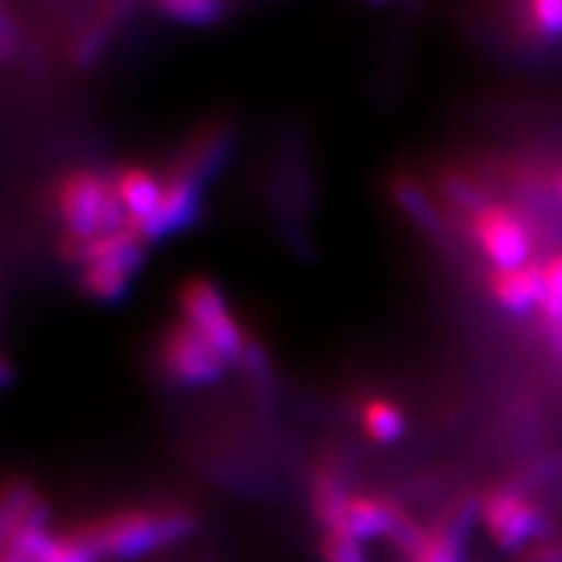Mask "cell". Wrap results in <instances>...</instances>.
<instances>
[{"mask_svg":"<svg viewBox=\"0 0 562 562\" xmlns=\"http://www.w3.org/2000/svg\"><path fill=\"white\" fill-rule=\"evenodd\" d=\"M560 195H562V175H560Z\"/></svg>","mask_w":562,"mask_h":562,"instance_id":"obj_20","label":"cell"},{"mask_svg":"<svg viewBox=\"0 0 562 562\" xmlns=\"http://www.w3.org/2000/svg\"><path fill=\"white\" fill-rule=\"evenodd\" d=\"M469 235L492 269H521L531 263V237L521 216L501 203H487L469 216Z\"/></svg>","mask_w":562,"mask_h":562,"instance_id":"obj_6","label":"cell"},{"mask_svg":"<svg viewBox=\"0 0 562 562\" xmlns=\"http://www.w3.org/2000/svg\"><path fill=\"white\" fill-rule=\"evenodd\" d=\"M178 305L182 318H186L195 331L206 336L227 362H240L243 351L248 347V336L235 321L227 307V300L220 286L206 277H191L180 284Z\"/></svg>","mask_w":562,"mask_h":562,"instance_id":"obj_4","label":"cell"},{"mask_svg":"<svg viewBox=\"0 0 562 562\" xmlns=\"http://www.w3.org/2000/svg\"><path fill=\"white\" fill-rule=\"evenodd\" d=\"M440 193L446 195L451 206L467 211L469 216L476 214V211H482L490 203L484 199V193L480 191V186H476L474 180H469L467 175L456 170L440 172Z\"/></svg>","mask_w":562,"mask_h":562,"instance_id":"obj_16","label":"cell"},{"mask_svg":"<svg viewBox=\"0 0 562 562\" xmlns=\"http://www.w3.org/2000/svg\"><path fill=\"white\" fill-rule=\"evenodd\" d=\"M526 24L537 37H562V0H533L526 9Z\"/></svg>","mask_w":562,"mask_h":562,"instance_id":"obj_18","label":"cell"},{"mask_svg":"<svg viewBox=\"0 0 562 562\" xmlns=\"http://www.w3.org/2000/svg\"><path fill=\"white\" fill-rule=\"evenodd\" d=\"M490 294L510 315H531L542 311L544 302V266L526 263L521 269H492L487 277Z\"/></svg>","mask_w":562,"mask_h":562,"instance_id":"obj_8","label":"cell"},{"mask_svg":"<svg viewBox=\"0 0 562 562\" xmlns=\"http://www.w3.org/2000/svg\"><path fill=\"white\" fill-rule=\"evenodd\" d=\"M58 211L68 237L94 240L128 227V214L117 195L115 180L94 170H74L58 186Z\"/></svg>","mask_w":562,"mask_h":562,"instance_id":"obj_2","label":"cell"},{"mask_svg":"<svg viewBox=\"0 0 562 562\" xmlns=\"http://www.w3.org/2000/svg\"><path fill=\"white\" fill-rule=\"evenodd\" d=\"M544 286L547 292L542 313L547 318V328H550V341L562 355V252L544 263Z\"/></svg>","mask_w":562,"mask_h":562,"instance_id":"obj_14","label":"cell"},{"mask_svg":"<svg viewBox=\"0 0 562 562\" xmlns=\"http://www.w3.org/2000/svg\"><path fill=\"white\" fill-rule=\"evenodd\" d=\"M199 526L188 508H123L70 529L97 560L131 562L191 537Z\"/></svg>","mask_w":562,"mask_h":562,"instance_id":"obj_1","label":"cell"},{"mask_svg":"<svg viewBox=\"0 0 562 562\" xmlns=\"http://www.w3.org/2000/svg\"><path fill=\"white\" fill-rule=\"evenodd\" d=\"M362 427L370 440L375 442H396L406 430V417L396 404L389 398L372 396L362 404Z\"/></svg>","mask_w":562,"mask_h":562,"instance_id":"obj_13","label":"cell"},{"mask_svg":"<svg viewBox=\"0 0 562 562\" xmlns=\"http://www.w3.org/2000/svg\"><path fill=\"white\" fill-rule=\"evenodd\" d=\"M349 492L344 487L339 469L334 463H321L313 472L311 480V508L315 521L321 524L323 531L341 529L344 510H347Z\"/></svg>","mask_w":562,"mask_h":562,"instance_id":"obj_10","label":"cell"},{"mask_svg":"<svg viewBox=\"0 0 562 562\" xmlns=\"http://www.w3.org/2000/svg\"><path fill=\"white\" fill-rule=\"evenodd\" d=\"M115 188L121 195L128 224H146L157 214L165 199V182H159L144 167H123L115 175Z\"/></svg>","mask_w":562,"mask_h":562,"instance_id":"obj_9","label":"cell"},{"mask_svg":"<svg viewBox=\"0 0 562 562\" xmlns=\"http://www.w3.org/2000/svg\"><path fill=\"white\" fill-rule=\"evenodd\" d=\"M467 518L432 526L425 533V542L406 562H467Z\"/></svg>","mask_w":562,"mask_h":562,"instance_id":"obj_12","label":"cell"},{"mask_svg":"<svg viewBox=\"0 0 562 562\" xmlns=\"http://www.w3.org/2000/svg\"><path fill=\"white\" fill-rule=\"evenodd\" d=\"M480 518L492 544L513 554H521L531 544L544 542L550 531L542 508L513 487L490 490L480 503Z\"/></svg>","mask_w":562,"mask_h":562,"instance_id":"obj_3","label":"cell"},{"mask_svg":"<svg viewBox=\"0 0 562 562\" xmlns=\"http://www.w3.org/2000/svg\"><path fill=\"white\" fill-rule=\"evenodd\" d=\"M516 562H562V542H544L531 544L529 550L516 554Z\"/></svg>","mask_w":562,"mask_h":562,"instance_id":"obj_19","label":"cell"},{"mask_svg":"<svg viewBox=\"0 0 562 562\" xmlns=\"http://www.w3.org/2000/svg\"><path fill=\"white\" fill-rule=\"evenodd\" d=\"M409 513L402 505L389 501L381 495H364V492H355L349 497L347 510H344L341 529L349 537H355L357 542H372V539H389L393 542L398 529H402Z\"/></svg>","mask_w":562,"mask_h":562,"instance_id":"obj_7","label":"cell"},{"mask_svg":"<svg viewBox=\"0 0 562 562\" xmlns=\"http://www.w3.org/2000/svg\"><path fill=\"white\" fill-rule=\"evenodd\" d=\"M318 552L323 562H370L364 544L349 537L347 531H323Z\"/></svg>","mask_w":562,"mask_h":562,"instance_id":"obj_17","label":"cell"},{"mask_svg":"<svg viewBox=\"0 0 562 562\" xmlns=\"http://www.w3.org/2000/svg\"><path fill=\"white\" fill-rule=\"evenodd\" d=\"M159 11L180 24L211 26L227 13V5L220 0H167L159 5Z\"/></svg>","mask_w":562,"mask_h":562,"instance_id":"obj_15","label":"cell"},{"mask_svg":"<svg viewBox=\"0 0 562 562\" xmlns=\"http://www.w3.org/2000/svg\"><path fill=\"white\" fill-rule=\"evenodd\" d=\"M146 256V252H144ZM144 256L115 258V261L89 263L81 269V286L97 302H117L128 294L133 273L140 269Z\"/></svg>","mask_w":562,"mask_h":562,"instance_id":"obj_11","label":"cell"},{"mask_svg":"<svg viewBox=\"0 0 562 562\" xmlns=\"http://www.w3.org/2000/svg\"><path fill=\"white\" fill-rule=\"evenodd\" d=\"M159 364L170 381L180 385L216 383L227 370V360L206 336L195 331L186 318L172 321L165 328L157 349Z\"/></svg>","mask_w":562,"mask_h":562,"instance_id":"obj_5","label":"cell"}]
</instances>
